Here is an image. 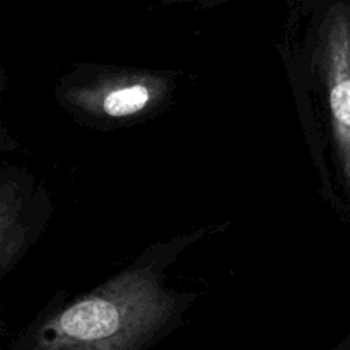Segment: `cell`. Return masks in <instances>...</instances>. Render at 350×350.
<instances>
[{"label":"cell","instance_id":"obj_2","mask_svg":"<svg viewBox=\"0 0 350 350\" xmlns=\"http://www.w3.org/2000/svg\"><path fill=\"white\" fill-rule=\"evenodd\" d=\"M167 84L152 74H99L65 89L68 105L99 122L139 118L163 103Z\"/></svg>","mask_w":350,"mask_h":350},{"label":"cell","instance_id":"obj_1","mask_svg":"<svg viewBox=\"0 0 350 350\" xmlns=\"http://www.w3.org/2000/svg\"><path fill=\"white\" fill-rule=\"evenodd\" d=\"M171 310L173 301L150 273H123L50 318L33 350H133Z\"/></svg>","mask_w":350,"mask_h":350},{"label":"cell","instance_id":"obj_4","mask_svg":"<svg viewBox=\"0 0 350 350\" xmlns=\"http://www.w3.org/2000/svg\"><path fill=\"white\" fill-rule=\"evenodd\" d=\"M19 195L16 187L10 188L7 180L2 187V270L7 272L9 267L19 256L24 246V232L19 226Z\"/></svg>","mask_w":350,"mask_h":350},{"label":"cell","instance_id":"obj_3","mask_svg":"<svg viewBox=\"0 0 350 350\" xmlns=\"http://www.w3.org/2000/svg\"><path fill=\"white\" fill-rule=\"evenodd\" d=\"M325 82L340 171L350 188V27L347 26L340 27L328 43Z\"/></svg>","mask_w":350,"mask_h":350}]
</instances>
